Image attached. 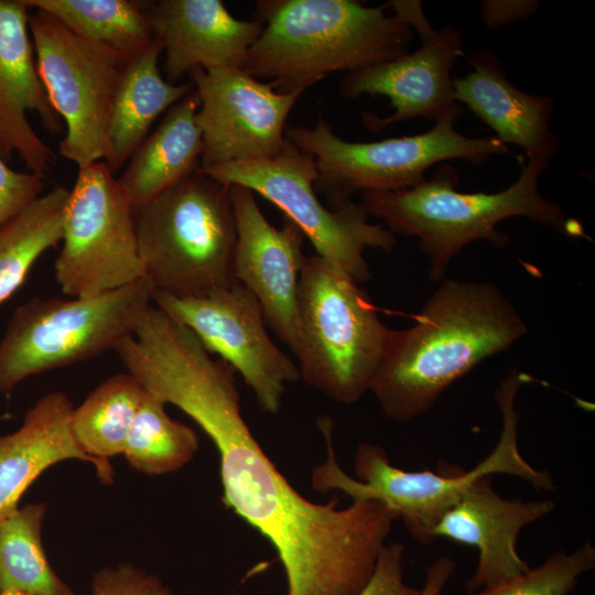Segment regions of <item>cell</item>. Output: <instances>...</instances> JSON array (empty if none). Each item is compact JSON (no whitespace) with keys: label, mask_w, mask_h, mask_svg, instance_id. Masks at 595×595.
Here are the masks:
<instances>
[{"label":"cell","mask_w":595,"mask_h":595,"mask_svg":"<svg viewBox=\"0 0 595 595\" xmlns=\"http://www.w3.org/2000/svg\"><path fill=\"white\" fill-rule=\"evenodd\" d=\"M300 379L338 403L370 389L393 329L359 283L329 260L305 257L298 290Z\"/></svg>","instance_id":"obj_6"},{"label":"cell","mask_w":595,"mask_h":595,"mask_svg":"<svg viewBox=\"0 0 595 595\" xmlns=\"http://www.w3.org/2000/svg\"><path fill=\"white\" fill-rule=\"evenodd\" d=\"M554 507L551 499H505L486 476L472 484L442 516L433 536L478 550L476 570L466 582V589L476 592L529 569L517 551L518 534Z\"/></svg>","instance_id":"obj_18"},{"label":"cell","mask_w":595,"mask_h":595,"mask_svg":"<svg viewBox=\"0 0 595 595\" xmlns=\"http://www.w3.org/2000/svg\"><path fill=\"white\" fill-rule=\"evenodd\" d=\"M39 75L65 133L58 154L78 169L109 159V120L126 62L48 13L29 17Z\"/></svg>","instance_id":"obj_10"},{"label":"cell","mask_w":595,"mask_h":595,"mask_svg":"<svg viewBox=\"0 0 595 595\" xmlns=\"http://www.w3.org/2000/svg\"><path fill=\"white\" fill-rule=\"evenodd\" d=\"M467 61L472 71L453 80L456 101L486 123L505 145L522 148L528 158L551 161L561 148L560 138L550 129L554 100L517 88L488 50L475 51Z\"/></svg>","instance_id":"obj_19"},{"label":"cell","mask_w":595,"mask_h":595,"mask_svg":"<svg viewBox=\"0 0 595 595\" xmlns=\"http://www.w3.org/2000/svg\"><path fill=\"white\" fill-rule=\"evenodd\" d=\"M403 553L401 542L386 543L369 582L357 595H421V589L403 580Z\"/></svg>","instance_id":"obj_31"},{"label":"cell","mask_w":595,"mask_h":595,"mask_svg":"<svg viewBox=\"0 0 595 595\" xmlns=\"http://www.w3.org/2000/svg\"><path fill=\"white\" fill-rule=\"evenodd\" d=\"M199 99L201 169L232 161L274 158L285 141V122L302 93H279L242 68L196 67L188 73Z\"/></svg>","instance_id":"obj_14"},{"label":"cell","mask_w":595,"mask_h":595,"mask_svg":"<svg viewBox=\"0 0 595 595\" xmlns=\"http://www.w3.org/2000/svg\"><path fill=\"white\" fill-rule=\"evenodd\" d=\"M594 566L595 549L586 542L572 553L555 552L538 567H529L472 595H569L578 577Z\"/></svg>","instance_id":"obj_28"},{"label":"cell","mask_w":595,"mask_h":595,"mask_svg":"<svg viewBox=\"0 0 595 595\" xmlns=\"http://www.w3.org/2000/svg\"><path fill=\"white\" fill-rule=\"evenodd\" d=\"M46 504L19 507L0 519V595H76L47 560L42 529Z\"/></svg>","instance_id":"obj_26"},{"label":"cell","mask_w":595,"mask_h":595,"mask_svg":"<svg viewBox=\"0 0 595 595\" xmlns=\"http://www.w3.org/2000/svg\"><path fill=\"white\" fill-rule=\"evenodd\" d=\"M141 280L90 298H32L19 305L0 339V394L29 377L82 363L130 337L153 304Z\"/></svg>","instance_id":"obj_7"},{"label":"cell","mask_w":595,"mask_h":595,"mask_svg":"<svg viewBox=\"0 0 595 595\" xmlns=\"http://www.w3.org/2000/svg\"><path fill=\"white\" fill-rule=\"evenodd\" d=\"M79 37L128 63L153 41L151 28L136 0H24Z\"/></svg>","instance_id":"obj_24"},{"label":"cell","mask_w":595,"mask_h":595,"mask_svg":"<svg viewBox=\"0 0 595 595\" xmlns=\"http://www.w3.org/2000/svg\"><path fill=\"white\" fill-rule=\"evenodd\" d=\"M437 595H442V593L437 594Z\"/></svg>","instance_id":"obj_36"},{"label":"cell","mask_w":595,"mask_h":595,"mask_svg":"<svg viewBox=\"0 0 595 595\" xmlns=\"http://www.w3.org/2000/svg\"><path fill=\"white\" fill-rule=\"evenodd\" d=\"M386 6L416 32L420 47L392 61L346 74L339 83V94L348 100L363 95L389 98L392 115L363 113V122L370 132L416 118L457 122L463 109L455 98L452 69L463 55L461 31L454 26L433 29L418 0H393Z\"/></svg>","instance_id":"obj_12"},{"label":"cell","mask_w":595,"mask_h":595,"mask_svg":"<svg viewBox=\"0 0 595 595\" xmlns=\"http://www.w3.org/2000/svg\"><path fill=\"white\" fill-rule=\"evenodd\" d=\"M138 249L154 289L199 298L235 282L229 186L201 169L133 208Z\"/></svg>","instance_id":"obj_5"},{"label":"cell","mask_w":595,"mask_h":595,"mask_svg":"<svg viewBox=\"0 0 595 595\" xmlns=\"http://www.w3.org/2000/svg\"><path fill=\"white\" fill-rule=\"evenodd\" d=\"M73 404L62 391L41 397L12 433L0 435V519L19 508V502L43 472L68 459L95 467L99 464L76 443L71 431Z\"/></svg>","instance_id":"obj_20"},{"label":"cell","mask_w":595,"mask_h":595,"mask_svg":"<svg viewBox=\"0 0 595 595\" xmlns=\"http://www.w3.org/2000/svg\"><path fill=\"white\" fill-rule=\"evenodd\" d=\"M152 303L241 375L262 411L278 413L298 365L270 338L260 303L238 281L199 298L154 290Z\"/></svg>","instance_id":"obj_13"},{"label":"cell","mask_w":595,"mask_h":595,"mask_svg":"<svg viewBox=\"0 0 595 595\" xmlns=\"http://www.w3.org/2000/svg\"><path fill=\"white\" fill-rule=\"evenodd\" d=\"M456 121L444 119L419 134L375 142H349L337 136L322 117L312 128L289 126L285 138L313 156L318 173L315 191L325 194L337 209L363 192L410 188L426 180L425 172L437 163L464 160L473 165L493 155H506L509 148L497 138H473L455 130Z\"/></svg>","instance_id":"obj_8"},{"label":"cell","mask_w":595,"mask_h":595,"mask_svg":"<svg viewBox=\"0 0 595 595\" xmlns=\"http://www.w3.org/2000/svg\"><path fill=\"white\" fill-rule=\"evenodd\" d=\"M55 280L68 298H90L145 277L133 208L105 162L78 169L65 209Z\"/></svg>","instance_id":"obj_11"},{"label":"cell","mask_w":595,"mask_h":595,"mask_svg":"<svg viewBox=\"0 0 595 595\" xmlns=\"http://www.w3.org/2000/svg\"><path fill=\"white\" fill-rule=\"evenodd\" d=\"M385 4L354 0H259L262 25L242 69L279 93H304L334 72L353 73L409 53L413 30Z\"/></svg>","instance_id":"obj_2"},{"label":"cell","mask_w":595,"mask_h":595,"mask_svg":"<svg viewBox=\"0 0 595 595\" xmlns=\"http://www.w3.org/2000/svg\"><path fill=\"white\" fill-rule=\"evenodd\" d=\"M44 187L45 180L14 171L0 158V229L41 196Z\"/></svg>","instance_id":"obj_30"},{"label":"cell","mask_w":595,"mask_h":595,"mask_svg":"<svg viewBox=\"0 0 595 595\" xmlns=\"http://www.w3.org/2000/svg\"><path fill=\"white\" fill-rule=\"evenodd\" d=\"M527 331L496 285L444 280L411 327L393 329L369 391L387 418L409 422L425 414L456 380L508 349Z\"/></svg>","instance_id":"obj_1"},{"label":"cell","mask_w":595,"mask_h":595,"mask_svg":"<svg viewBox=\"0 0 595 595\" xmlns=\"http://www.w3.org/2000/svg\"><path fill=\"white\" fill-rule=\"evenodd\" d=\"M455 569L454 561L448 556H441L426 569V578L421 595H437L450 580Z\"/></svg>","instance_id":"obj_33"},{"label":"cell","mask_w":595,"mask_h":595,"mask_svg":"<svg viewBox=\"0 0 595 595\" xmlns=\"http://www.w3.org/2000/svg\"><path fill=\"white\" fill-rule=\"evenodd\" d=\"M201 170L226 186L247 187L274 204L302 230L316 255L338 266L358 283L371 278L365 250L390 252L396 246L394 234L370 224L361 204L325 207L315 194L318 173L313 156L286 138L272 159L224 162Z\"/></svg>","instance_id":"obj_9"},{"label":"cell","mask_w":595,"mask_h":595,"mask_svg":"<svg viewBox=\"0 0 595 595\" xmlns=\"http://www.w3.org/2000/svg\"><path fill=\"white\" fill-rule=\"evenodd\" d=\"M11 416H12V415H11L10 413L1 414V415H0V422H1V421H6V420L10 419Z\"/></svg>","instance_id":"obj_34"},{"label":"cell","mask_w":595,"mask_h":595,"mask_svg":"<svg viewBox=\"0 0 595 595\" xmlns=\"http://www.w3.org/2000/svg\"><path fill=\"white\" fill-rule=\"evenodd\" d=\"M144 393L138 379L126 371L99 383L73 408L72 434L82 451L99 464L102 484L113 483L110 458L122 455Z\"/></svg>","instance_id":"obj_23"},{"label":"cell","mask_w":595,"mask_h":595,"mask_svg":"<svg viewBox=\"0 0 595 595\" xmlns=\"http://www.w3.org/2000/svg\"><path fill=\"white\" fill-rule=\"evenodd\" d=\"M69 190L55 186L0 229V306L24 283L39 258L61 244Z\"/></svg>","instance_id":"obj_25"},{"label":"cell","mask_w":595,"mask_h":595,"mask_svg":"<svg viewBox=\"0 0 595 595\" xmlns=\"http://www.w3.org/2000/svg\"><path fill=\"white\" fill-rule=\"evenodd\" d=\"M165 403L145 390L129 431L123 457L131 468L160 476L184 467L199 446L196 432L173 420Z\"/></svg>","instance_id":"obj_27"},{"label":"cell","mask_w":595,"mask_h":595,"mask_svg":"<svg viewBox=\"0 0 595 595\" xmlns=\"http://www.w3.org/2000/svg\"><path fill=\"white\" fill-rule=\"evenodd\" d=\"M162 48L158 40L126 63L118 84L109 120L111 174L130 159L148 137L154 121L174 104L194 90L193 83L171 84L159 68Z\"/></svg>","instance_id":"obj_22"},{"label":"cell","mask_w":595,"mask_h":595,"mask_svg":"<svg viewBox=\"0 0 595 595\" xmlns=\"http://www.w3.org/2000/svg\"><path fill=\"white\" fill-rule=\"evenodd\" d=\"M29 10L24 0H0V158L8 163L18 154L28 172L46 181L57 155L33 130L28 112L54 134L65 128L37 72Z\"/></svg>","instance_id":"obj_16"},{"label":"cell","mask_w":595,"mask_h":595,"mask_svg":"<svg viewBox=\"0 0 595 595\" xmlns=\"http://www.w3.org/2000/svg\"><path fill=\"white\" fill-rule=\"evenodd\" d=\"M2 595H30V594H25V593H7V594H2Z\"/></svg>","instance_id":"obj_35"},{"label":"cell","mask_w":595,"mask_h":595,"mask_svg":"<svg viewBox=\"0 0 595 595\" xmlns=\"http://www.w3.org/2000/svg\"><path fill=\"white\" fill-rule=\"evenodd\" d=\"M229 190L237 230L234 278L256 296L267 325L295 355L298 290L305 237L284 216L281 229L271 225L249 188L231 185Z\"/></svg>","instance_id":"obj_15"},{"label":"cell","mask_w":595,"mask_h":595,"mask_svg":"<svg viewBox=\"0 0 595 595\" xmlns=\"http://www.w3.org/2000/svg\"><path fill=\"white\" fill-rule=\"evenodd\" d=\"M540 8L537 0H483L480 18L488 29H500L534 15Z\"/></svg>","instance_id":"obj_32"},{"label":"cell","mask_w":595,"mask_h":595,"mask_svg":"<svg viewBox=\"0 0 595 595\" xmlns=\"http://www.w3.org/2000/svg\"><path fill=\"white\" fill-rule=\"evenodd\" d=\"M529 380V375L515 368L495 390L502 420L499 440L490 454L468 472L403 470L391 464L382 446L365 442L355 452L357 478H354L337 462L333 421L322 416L317 425L325 440L327 455L325 462L312 468L311 486L322 494L337 490L351 499L382 502L397 513L411 537L422 544L435 540L433 530L442 516L482 477L512 475L536 489L554 490L551 475L531 466L520 454L517 443L519 413L515 400L522 385Z\"/></svg>","instance_id":"obj_4"},{"label":"cell","mask_w":595,"mask_h":595,"mask_svg":"<svg viewBox=\"0 0 595 595\" xmlns=\"http://www.w3.org/2000/svg\"><path fill=\"white\" fill-rule=\"evenodd\" d=\"M517 180L496 193H463L456 190L455 167L442 163L431 178L410 188L363 192L361 205L368 216L381 219L392 234L419 239L429 258V277L443 279L452 259L467 245L486 240L504 247L508 237L497 225L508 218L526 217L552 227L571 238H587L583 226L567 217L560 205L543 197L539 181L550 161L528 158Z\"/></svg>","instance_id":"obj_3"},{"label":"cell","mask_w":595,"mask_h":595,"mask_svg":"<svg viewBox=\"0 0 595 595\" xmlns=\"http://www.w3.org/2000/svg\"><path fill=\"white\" fill-rule=\"evenodd\" d=\"M198 108L194 88L165 112L128 160L117 181L132 208L201 169L204 141L196 121Z\"/></svg>","instance_id":"obj_21"},{"label":"cell","mask_w":595,"mask_h":595,"mask_svg":"<svg viewBox=\"0 0 595 595\" xmlns=\"http://www.w3.org/2000/svg\"><path fill=\"white\" fill-rule=\"evenodd\" d=\"M91 595H171V591L156 575L132 563H121L94 574Z\"/></svg>","instance_id":"obj_29"},{"label":"cell","mask_w":595,"mask_h":595,"mask_svg":"<svg viewBox=\"0 0 595 595\" xmlns=\"http://www.w3.org/2000/svg\"><path fill=\"white\" fill-rule=\"evenodd\" d=\"M141 8L171 84L196 67L242 68L262 30L253 19L235 18L220 0L141 1Z\"/></svg>","instance_id":"obj_17"}]
</instances>
